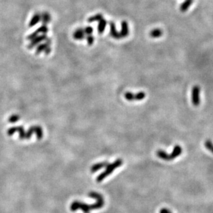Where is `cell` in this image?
<instances>
[{
	"label": "cell",
	"mask_w": 213,
	"mask_h": 213,
	"mask_svg": "<svg viewBox=\"0 0 213 213\" xmlns=\"http://www.w3.org/2000/svg\"><path fill=\"white\" fill-rule=\"evenodd\" d=\"M86 41H87V43L88 44V45H92V44L94 43V41H95V37H94L92 35H87Z\"/></svg>",
	"instance_id": "obj_28"
},
{
	"label": "cell",
	"mask_w": 213,
	"mask_h": 213,
	"mask_svg": "<svg viewBox=\"0 0 213 213\" xmlns=\"http://www.w3.org/2000/svg\"><path fill=\"white\" fill-rule=\"evenodd\" d=\"M50 51H51V48H50V46H48V47H47L46 48L45 51H44L45 54H46V55H48V54H50Z\"/></svg>",
	"instance_id": "obj_30"
},
{
	"label": "cell",
	"mask_w": 213,
	"mask_h": 213,
	"mask_svg": "<svg viewBox=\"0 0 213 213\" xmlns=\"http://www.w3.org/2000/svg\"><path fill=\"white\" fill-rule=\"evenodd\" d=\"M107 25V22L106 19H104L103 18L102 19H101V20L99 22L98 26H97V31L99 33H100V34H102L104 32L105 28L106 27Z\"/></svg>",
	"instance_id": "obj_15"
},
{
	"label": "cell",
	"mask_w": 213,
	"mask_h": 213,
	"mask_svg": "<svg viewBox=\"0 0 213 213\" xmlns=\"http://www.w3.org/2000/svg\"><path fill=\"white\" fill-rule=\"evenodd\" d=\"M40 21H41V14H39V13H35V14L32 16L31 19H30V21L29 22V27H33V26L37 25V24Z\"/></svg>",
	"instance_id": "obj_14"
},
{
	"label": "cell",
	"mask_w": 213,
	"mask_h": 213,
	"mask_svg": "<svg viewBox=\"0 0 213 213\" xmlns=\"http://www.w3.org/2000/svg\"><path fill=\"white\" fill-rule=\"evenodd\" d=\"M125 98L128 101H142L146 97V94L144 92H139L137 94H133L130 92H127L124 95Z\"/></svg>",
	"instance_id": "obj_6"
},
{
	"label": "cell",
	"mask_w": 213,
	"mask_h": 213,
	"mask_svg": "<svg viewBox=\"0 0 213 213\" xmlns=\"http://www.w3.org/2000/svg\"><path fill=\"white\" fill-rule=\"evenodd\" d=\"M83 31H84L85 35H92V33L93 32V27H91V26H87V27L83 28Z\"/></svg>",
	"instance_id": "obj_27"
},
{
	"label": "cell",
	"mask_w": 213,
	"mask_h": 213,
	"mask_svg": "<svg viewBox=\"0 0 213 213\" xmlns=\"http://www.w3.org/2000/svg\"><path fill=\"white\" fill-rule=\"evenodd\" d=\"M163 35V31L160 28H155L150 32V36L153 38H157L160 37Z\"/></svg>",
	"instance_id": "obj_17"
},
{
	"label": "cell",
	"mask_w": 213,
	"mask_h": 213,
	"mask_svg": "<svg viewBox=\"0 0 213 213\" xmlns=\"http://www.w3.org/2000/svg\"><path fill=\"white\" fill-rule=\"evenodd\" d=\"M200 90L199 86H193L192 89V103L193 105L197 106L200 104Z\"/></svg>",
	"instance_id": "obj_5"
},
{
	"label": "cell",
	"mask_w": 213,
	"mask_h": 213,
	"mask_svg": "<svg viewBox=\"0 0 213 213\" xmlns=\"http://www.w3.org/2000/svg\"><path fill=\"white\" fill-rule=\"evenodd\" d=\"M88 196L91 198L95 199L97 201L95 203L90 205V208L91 210H97L102 208L103 206H104V199L102 197V194H99L97 192H91L88 194Z\"/></svg>",
	"instance_id": "obj_3"
},
{
	"label": "cell",
	"mask_w": 213,
	"mask_h": 213,
	"mask_svg": "<svg viewBox=\"0 0 213 213\" xmlns=\"http://www.w3.org/2000/svg\"><path fill=\"white\" fill-rule=\"evenodd\" d=\"M19 119H20V117H19V115H17V114L12 115V116L8 118V122L11 123H14L18 121Z\"/></svg>",
	"instance_id": "obj_23"
},
{
	"label": "cell",
	"mask_w": 213,
	"mask_h": 213,
	"mask_svg": "<svg viewBox=\"0 0 213 213\" xmlns=\"http://www.w3.org/2000/svg\"><path fill=\"white\" fill-rule=\"evenodd\" d=\"M35 132V130H34V126H32V127H30L29 129H28V130L27 132H26V138L25 139H30V137L32 136V135L33 133Z\"/></svg>",
	"instance_id": "obj_22"
},
{
	"label": "cell",
	"mask_w": 213,
	"mask_h": 213,
	"mask_svg": "<svg viewBox=\"0 0 213 213\" xmlns=\"http://www.w3.org/2000/svg\"><path fill=\"white\" fill-rule=\"evenodd\" d=\"M110 35H111L113 38L117 39L122 38L120 33H119L117 29H116L115 24L113 22H110Z\"/></svg>",
	"instance_id": "obj_8"
},
{
	"label": "cell",
	"mask_w": 213,
	"mask_h": 213,
	"mask_svg": "<svg viewBox=\"0 0 213 213\" xmlns=\"http://www.w3.org/2000/svg\"><path fill=\"white\" fill-rule=\"evenodd\" d=\"M103 19V15L100 13H98V14H96L93 16L90 17L88 19V22L89 23H92V22H99L101 19Z\"/></svg>",
	"instance_id": "obj_19"
},
{
	"label": "cell",
	"mask_w": 213,
	"mask_h": 213,
	"mask_svg": "<svg viewBox=\"0 0 213 213\" xmlns=\"http://www.w3.org/2000/svg\"><path fill=\"white\" fill-rule=\"evenodd\" d=\"M193 1H194V0H186L185 1H184L183 3L181 4V6H180V10H181V12H185V11L187 10L191 6V4L193 3Z\"/></svg>",
	"instance_id": "obj_16"
},
{
	"label": "cell",
	"mask_w": 213,
	"mask_h": 213,
	"mask_svg": "<svg viewBox=\"0 0 213 213\" xmlns=\"http://www.w3.org/2000/svg\"><path fill=\"white\" fill-rule=\"evenodd\" d=\"M85 33L83 31V28H79L77 29L73 33V38L77 40H82L85 38Z\"/></svg>",
	"instance_id": "obj_11"
},
{
	"label": "cell",
	"mask_w": 213,
	"mask_h": 213,
	"mask_svg": "<svg viewBox=\"0 0 213 213\" xmlns=\"http://www.w3.org/2000/svg\"><path fill=\"white\" fill-rule=\"evenodd\" d=\"M122 164H123V161L120 159L116 160V161H114L113 163L108 164V165L106 167V170H105L104 172H103L102 173H101V174L97 177V182H102L104 179H106L108 176H109L110 174H111L112 172H113L114 170L117 169V168L120 167Z\"/></svg>",
	"instance_id": "obj_2"
},
{
	"label": "cell",
	"mask_w": 213,
	"mask_h": 213,
	"mask_svg": "<svg viewBox=\"0 0 213 213\" xmlns=\"http://www.w3.org/2000/svg\"><path fill=\"white\" fill-rule=\"evenodd\" d=\"M17 131H18V127H10L9 128L8 130L7 131V134L8 136H13V134H15V132H17Z\"/></svg>",
	"instance_id": "obj_25"
},
{
	"label": "cell",
	"mask_w": 213,
	"mask_h": 213,
	"mask_svg": "<svg viewBox=\"0 0 213 213\" xmlns=\"http://www.w3.org/2000/svg\"><path fill=\"white\" fill-rule=\"evenodd\" d=\"M41 21L42 22V25H47L51 21V16L50 13L48 12H43L41 14Z\"/></svg>",
	"instance_id": "obj_13"
},
{
	"label": "cell",
	"mask_w": 213,
	"mask_h": 213,
	"mask_svg": "<svg viewBox=\"0 0 213 213\" xmlns=\"http://www.w3.org/2000/svg\"><path fill=\"white\" fill-rule=\"evenodd\" d=\"M160 213H171V212L167 208H162V209L160 210Z\"/></svg>",
	"instance_id": "obj_29"
},
{
	"label": "cell",
	"mask_w": 213,
	"mask_h": 213,
	"mask_svg": "<svg viewBox=\"0 0 213 213\" xmlns=\"http://www.w3.org/2000/svg\"><path fill=\"white\" fill-rule=\"evenodd\" d=\"M122 38L123 37H126L129 35V28L128 22L126 21H123L122 22V30L120 32Z\"/></svg>",
	"instance_id": "obj_12"
},
{
	"label": "cell",
	"mask_w": 213,
	"mask_h": 213,
	"mask_svg": "<svg viewBox=\"0 0 213 213\" xmlns=\"http://www.w3.org/2000/svg\"><path fill=\"white\" fill-rule=\"evenodd\" d=\"M39 33H42V34H46L48 32V28L46 25H42L40 27L37 29Z\"/></svg>",
	"instance_id": "obj_24"
},
{
	"label": "cell",
	"mask_w": 213,
	"mask_h": 213,
	"mask_svg": "<svg viewBox=\"0 0 213 213\" xmlns=\"http://www.w3.org/2000/svg\"><path fill=\"white\" fill-rule=\"evenodd\" d=\"M35 133L36 134V137L38 140H41L43 138V130L40 126H34Z\"/></svg>",
	"instance_id": "obj_18"
},
{
	"label": "cell",
	"mask_w": 213,
	"mask_h": 213,
	"mask_svg": "<svg viewBox=\"0 0 213 213\" xmlns=\"http://www.w3.org/2000/svg\"><path fill=\"white\" fill-rule=\"evenodd\" d=\"M108 164H109L108 162H107V161H104V162H102V163H96V164H95V165H93L91 168V172L92 173H95V172H97V171L102 169V168H106L107 166L108 165Z\"/></svg>",
	"instance_id": "obj_10"
},
{
	"label": "cell",
	"mask_w": 213,
	"mask_h": 213,
	"mask_svg": "<svg viewBox=\"0 0 213 213\" xmlns=\"http://www.w3.org/2000/svg\"><path fill=\"white\" fill-rule=\"evenodd\" d=\"M17 132H19V137L21 140H24L26 138V132L25 130H24V128L23 126H19L18 127V131Z\"/></svg>",
	"instance_id": "obj_20"
},
{
	"label": "cell",
	"mask_w": 213,
	"mask_h": 213,
	"mask_svg": "<svg viewBox=\"0 0 213 213\" xmlns=\"http://www.w3.org/2000/svg\"><path fill=\"white\" fill-rule=\"evenodd\" d=\"M205 147L206 149L209 150L210 152H212L213 154V143L210 140H207L205 142Z\"/></svg>",
	"instance_id": "obj_21"
},
{
	"label": "cell",
	"mask_w": 213,
	"mask_h": 213,
	"mask_svg": "<svg viewBox=\"0 0 213 213\" xmlns=\"http://www.w3.org/2000/svg\"><path fill=\"white\" fill-rule=\"evenodd\" d=\"M156 154H157V156L159 157V158L163 159L164 161H172V160L176 159L177 157L182 154V148L180 145H177L173 148L172 152L170 154H168L166 152H164V150H157Z\"/></svg>",
	"instance_id": "obj_1"
},
{
	"label": "cell",
	"mask_w": 213,
	"mask_h": 213,
	"mask_svg": "<svg viewBox=\"0 0 213 213\" xmlns=\"http://www.w3.org/2000/svg\"><path fill=\"white\" fill-rule=\"evenodd\" d=\"M45 41H46L45 43L41 44L37 47V48H36V54L37 55L39 54V53H41L42 51H44L46 48L48 47V46H50V44H51V39H50V38H48L47 37V39H46Z\"/></svg>",
	"instance_id": "obj_9"
},
{
	"label": "cell",
	"mask_w": 213,
	"mask_h": 213,
	"mask_svg": "<svg viewBox=\"0 0 213 213\" xmlns=\"http://www.w3.org/2000/svg\"><path fill=\"white\" fill-rule=\"evenodd\" d=\"M78 209H81L84 213H90V210H91V208H90V205H88V204L80 202V201H73L71 206V210L74 212L77 210Z\"/></svg>",
	"instance_id": "obj_4"
},
{
	"label": "cell",
	"mask_w": 213,
	"mask_h": 213,
	"mask_svg": "<svg viewBox=\"0 0 213 213\" xmlns=\"http://www.w3.org/2000/svg\"><path fill=\"white\" fill-rule=\"evenodd\" d=\"M46 39H47V36L46 34L39 35V36H37V37H35V38L32 39V40L30 41V43L28 45V48L31 49V48H34L35 46L37 45V44H39V43H40L41 42L46 40Z\"/></svg>",
	"instance_id": "obj_7"
},
{
	"label": "cell",
	"mask_w": 213,
	"mask_h": 213,
	"mask_svg": "<svg viewBox=\"0 0 213 213\" xmlns=\"http://www.w3.org/2000/svg\"><path fill=\"white\" fill-rule=\"evenodd\" d=\"M39 33L38 32V31L36 30L35 31H34L33 33H32L31 34H30L27 37V39H28V40H32V39L35 38V37H37V36H39Z\"/></svg>",
	"instance_id": "obj_26"
}]
</instances>
